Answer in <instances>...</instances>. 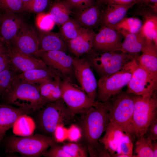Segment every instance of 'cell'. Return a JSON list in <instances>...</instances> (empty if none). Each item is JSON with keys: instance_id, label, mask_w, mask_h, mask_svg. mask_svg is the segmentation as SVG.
Returning <instances> with one entry per match:
<instances>
[{"instance_id": "cell-2", "label": "cell", "mask_w": 157, "mask_h": 157, "mask_svg": "<svg viewBox=\"0 0 157 157\" xmlns=\"http://www.w3.org/2000/svg\"><path fill=\"white\" fill-rule=\"evenodd\" d=\"M1 97L6 104L15 106L32 113L46 105L40 95L38 85L17 77Z\"/></svg>"}, {"instance_id": "cell-37", "label": "cell", "mask_w": 157, "mask_h": 157, "mask_svg": "<svg viewBox=\"0 0 157 157\" xmlns=\"http://www.w3.org/2000/svg\"><path fill=\"white\" fill-rule=\"evenodd\" d=\"M49 2V0H31L23 5L22 11L38 14L43 12Z\"/></svg>"}, {"instance_id": "cell-9", "label": "cell", "mask_w": 157, "mask_h": 157, "mask_svg": "<svg viewBox=\"0 0 157 157\" xmlns=\"http://www.w3.org/2000/svg\"><path fill=\"white\" fill-rule=\"evenodd\" d=\"M60 86L62 99L74 115L86 112L90 107L96 106L99 104L92 101L81 87L72 82L70 78L62 77Z\"/></svg>"}, {"instance_id": "cell-41", "label": "cell", "mask_w": 157, "mask_h": 157, "mask_svg": "<svg viewBox=\"0 0 157 157\" xmlns=\"http://www.w3.org/2000/svg\"><path fill=\"white\" fill-rule=\"evenodd\" d=\"M63 126L62 124L58 125L53 133V138L56 142H61L67 138L68 130L66 129Z\"/></svg>"}, {"instance_id": "cell-3", "label": "cell", "mask_w": 157, "mask_h": 157, "mask_svg": "<svg viewBox=\"0 0 157 157\" xmlns=\"http://www.w3.org/2000/svg\"><path fill=\"white\" fill-rule=\"evenodd\" d=\"M56 143L53 138L41 134L26 136L11 135L5 139L6 151L17 152L22 156L39 157Z\"/></svg>"}, {"instance_id": "cell-34", "label": "cell", "mask_w": 157, "mask_h": 157, "mask_svg": "<svg viewBox=\"0 0 157 157\" xmlns=\"http://www.w3.org/2000/svg\"><path fill=\"white\" fill-rule=\"evenodd\" d=\"M18 74L10 69L0 72V97L11 86Z\"/></svg>"}, {"instance_id": "cell-39", "label": "cell", "mask_w": 157, "mask_h": 157, "mask_svg": "<svg viewBox=\"0 0 157 157\" xmlns=\"http://www.w3.org/2000/svg\"><path fill=\"white\" fill-rule=\"evenodd\" d=\"M42 156L45 157H70L63 149L61 146L56 143L50 147Z\"/></svg>"}, {"instance_id": "cell-10", "label": "cell", "mask_w": 157, "mask_h": 157, "mask_svg": "<svg viewBox=\"0 0 157 157\" xmlns=\"http://www.w3.org/2000/svg\"><path fill=\"white\" fill-rule=\"evenodd\" d=\"M157 82L137 61L127 85L126 92L130 94L147 97L157 90Z\"/></svg>"}, {"instance_id": "cell-52", "label": "cell", "mask_w": 157, "mask_h": 157, "mask_svg": "<svg viewBox=\"0 0 157 157\" xmlns=\"http://www.w3.org/2000/svg\"><path fill=\"white\" fill-rule=\"evenodd\" d=\"M1 12H0V14Z\"/></svg>"}, {"instance_id": "cell-21", "label": "cell", "mask_w": 157, "mask_h": 157, "mask_svg": "<svg viewBox=\"0 0 157 157\" xmlns=\"http://www.w3.org/2000/svg\"><path fill=\"white\" fill-rule=\"evenodd\" d=\"M100 5L96 1L86 8L77 10L74 19L83 27L93 30L100 23L102 12Z\"/></svg>"}, {"instance_id": "cell-22", "label": "cell", "mask_w": 157, "mask_h": 157, "mask_svg": "<svg viewBox=\"0 0 157 157\" xmlns=\"http://www.w3.org/2000/svg\"><path fill=\"white\" fill-rule=\"evenodd\" d=\"M135 4L106 5L101 12L100 22L101 26L112 27L116 25L126 17L128 10Z\"/></svg>"}, {"instance_id": "cell-40", "label": "cell", "mask_w": 157, "mask_h": 157, "mask_svg": "<svg viewBox=\"0 0 157 157\" xmlns=\"http://www.w3.org/2000/svg\"><path fill=\"white\" fill-rule=\"evenodd\" d=\"M71 9L76 10L83 9L92 5L96 0H65Z\"/></svg>"}, {"instance_id": "cell-6", "label": "cell", "mask_w": 157, "mask_h": 157, "mask_svg": "<svg viewBox=\"0 0 157 157\" xmlns=\"http://www.w3.org/2000/svg\"><path fill=\"white\" fill-rule=\"evenodd\" d=\"M133 95L132 126L133 134L139 138L145 135L149 126L157 117L156 91L147 97Z\"/></svg>"}, {"instance_id": "cell-4", "label": "cell", "mask_w": 157, "mask_h": 157, "mask_svg": "<svg viewBox=\"0 0 157 157\" xmlns=\"http://www.w3.org/2000/svg\"><path fill=\"white\" fill-rule=\"evenodd\" d=\"M110 122L125 133L133 134L132 119L134 110L133 95L121 92L108 101Z\"/></svg>"}, {"instance_id": "cell-12", "label": "cell", "mask_w": 157, "mask_h": 157, "mask_svg": "<svg viewBox=\"0 0 157 157\" xmlns=\"http://www.w3.org/2000/svg\"><path fill=\"white\" fill-rule=\"evenodd\" d=\"M60 51H38L37 57L41 59L46 65L57 71L62 77L71 79L74 75L72 56Z\"/></svg>"}, {"instance_id": "cell-42", "label": "cell", "mask_w": 157, "mask_h": 157, "mask_svg": "<svg viewBox=\"0 0 157 157\" xmlns=\"http://www.w3.org/2000/svg\"><path fill=\"white\" fill-rule=\"evenodd\" d=\"M81 131L77 126L72 125L68 130L67 138L71 141H77L81 137Z\"/></svg>"}, {"instance_id": "cell-14", "label": "cell", "mask_w": 157, "mask_h": 157, "mask_svg": "<svg viewBox=\"0 0 157 157\" xmlns=\"http://www.w3.org/2000/svg\"><path fill=\"white\" fill-rule=\"evenodd\" d=\"M123 36L112 27L101 26L95 35L92 49L99 52L120 51Z\"/></svg>"}, {"instance_id": "cell-1", "label": "cell", "mask_w": 157, "mask_h": 157, "mask_svg": "<svg viewBox=\"0 0 157 157\" xmlns=\"http://www.w3.org/2000/svg\"><path fill=\"white\" fill-rule=\"evenodd\" d=\"M99 102L97 106L91 107L86 111L81 123L88 152L92 157H97V146L110 122L108 102Z\"/></svg>"}, {"instance_id": "cell-26", "label": "cell", "mask_w": 157, "mask_h": 157, "mask_svg": "<svg viewBox=\"0 0 157 157\" xmlns=\"http://www.w3.org/2000/svg\"><path fill=\"white\" fill-rule=\"evenodd\" d=\"M123 36L124 39L122 42L120 51L134 55L141 52L147 39L140 32L125 34Z\"/></svg>"}, {"instance_id": "cell-33", "label": "cell", "mask_w": 157, "mask_h": 157, "mask_svg": "<svg viewBox=\"0 0 157 157\" xmlns=\"http://www.w3.org/2000/svg\"><path fill=\"white\" fill-rule=\"evenodd\" d=\"M133 144L131 135L128 133H125L119 142L116 152L114 154H124L127 155L129 157H133Z\"/></svg>"}, {"instance_id": "cell-15", "label": "cell", "mask_w": 157, "mask_h": 157, "mask_svg": "<svg viewBox=\"0 0 157 157\" xmlns=\"http://www.w3.org/2000/svg\"><path fill=\"white\" fill-rule=\"evenodd\" d=\"M16 13L3 11L0 14V39L9 49L24 22Z\"/></svg>"}, {"instance_id": "cell-25", "label": "cell", "mask_w": 157, "mask_h": 157, "mask_svg": "<svg viewBox=\"0 0 157 157\" xmlns=\"http://www.w3.org/2000/svg\"><path fill=\"white\" fill-rule=\"evenodd\" d=\"M105 133L99 142L103 144L109 152L110 156L116 152L117 144L125 133L121 129L109 122Z\"/></svg>"}, {"instance_id": "cell-27", "label": "cell", "mask_w": 157, "mask_h": 157, "mask_svg": "<svg viewBox=\"0 0 157 157\" xmlns=\"http://www.w3.org/2000/svg\"><path fill=\"white\" fill-rule=\"evenodd\" d=\"M61 78L46 81L38 85L40 95L46 105L62 99L60 86Z\"/></svg>"}, {"instance_id": "cell-13", "label": "cell", "mask_w": 157, "mask_h": 157, "mask_svg": "<svg viewBox=\"0 0 157 157\" xmlns=\"http://www.w3.org/2000/svg\"><path fill=\"white\" fill-rule=\"evenodd\" d=\"M10 48L26 55L37 57L38 51V35L31 25L24 22Z\"/></svg>"}, {"instance_id": "cell-45", "label": "cell", "mask_w": 157, "mask_h": 157, "mask_svg": "<svg viewBox=\"0 0 157 157\" xmlns=\"http://www.w3.org/2000/svg\"><path fill=\"white\" fill-rule=\"evenodd\" d=\"M135 3L136 0H105L104 3L106 5H126Z\"/></svg>"}, {"instance_id": "cell-38", "label": "cell", "mask_w": 157, "mask_h": 157, "mask_svg": "<svg viewBox=\"0 0 157 157\" xmlns=\"http://www.w3.org/2000/svg\"><path fill=\"white\" fill-rule=\"evenodd\" d=\"M22 0H0V9L17 13L22 11Z\"/></svg>"}, {"instance_id": "cell-17", "label": "cell", "mask_w": 157, "mask_h": 157, "mask_svg": "<svg viewBox=\"0 0 157 157\" xmlns=\"http://www.w3.org/2000/svg\"><path fill=\"white\" fill-rule=\"evenodd\" d=\"M95 34L93 30L84 28L76 38L66 41L69 50L77 58L88 53L92 49Z\"/></svg>"}, {"instance_id": "cell-18", "label": "cell", "mask_w": 157, "mask_h": 157, "mask_svg": "<svg viewBox=\"0 0 157 157\" xmlns=\"http://www.w3.org/2000/svg\"><path fill=\"white\" fill-rule=\"evenodd\" d=\"M141 52L138 58L139 64L157 82V45L147 39Z\"/></svg>"}, {"instance_id": "cell-36", "label": "cell", "mask_w": 157, "mask_h": 157, "mask_svg": "<svg viewBox=\"0 0 157 157\" xmlns=\"http://www.w3.org/2000/svg\"><path fill=\"white\" fill-rule=\"evenodd\" d=\"M63 150L70 157H86L88 152L81 145L72 142L64 143L61 146Z\"/></svg>"}, {"instance_id": "cell-50", "label": "cell", "mask_w": 157, "mask_h": 157, "mask_svg": "<svg viewBox=\"0 0 157 157\" xmlns=\"http://www.w3.org/2000/svg\"><path fill=\"white\" fill-rule=\"evenodd\" d=\"M96 1L98 2L99 3L101 4L102 3H104V2L105 0H96Z\"/></svg>"}, {"instance_id": "cell-8", "label": "cell", "mask_w": 157, "mask_h": 157, "mask_svg": "<svg viewBox=\"0 0 157 157\" xmlns=\"http://www.w3.org/2000/svg\"><path fill=\"white\" fill-rule=\"evenodd\" d=\"M137 61V58H135L118 72L100 77L97 82L96 102H105L122 91L130 80Z\"/></svg>"}, {"instance_id": "cell-32", "label": "cell", "mask_w": 157, "mask_h": 157, "mask_svg": "<svg viewBox=\"0 0 157 157\" xmlns=\"http://www.w3.org/2000/svg\"><path fill=\"white\" fill-rule=\"evenodd\" d=\"M136 142L135 152V157H153L152 149V140L145 136L138 138Z\"/></svg>"}, {"instance_id": "cell-11", "label": "cell", "mask_w": 157, "mask_h": 157, "mask_svg": "<svg viewBox=\"0 0 157 157\" xmlns=\"http://www.w3.org/2000/svg\"><path fill=\"white\" fill-rule=\"evenodd\" d=\"M74 76L81 88L93 101H96L97 82L92 68L85 58L73 57Z\"/></svg>"}, {"instance_id": "cell-31", "label": "cell", "mask_w": 157, "mask_h": 157, "mask_svg": "<svg viewBox=\"0 0 157 157\" xmlns=\"http://www.w3.org/2000/svg\"><path fill=\"white\" fill-rule=\"evenodd\" d=\"M84 28L75 19L69 18L60 26V35L66 42L76 38Z\"/></svg>"}, {"instance_id": "cell-47", "label": "cell", "mask_w": 157, "mask_h": 157, "mask_svg": "<svg viewBox=\"0 0 157 157\" xmlns=\"http://www.w3.org/2000/svg\"><path fill=\"white\" fill-rule=\"evenodd\" d=\"M9 49L0 39V55L8 53Z\"/></svg>"}, {"instance_id": "cell-5", "label": "cell", "mask_w": 157, "mask_h": 157, "mask_svg": "<svg viewBox=\"0 0 157 157\" xmlns=\"http://www.w3.org/2000/svg\"><path fill=\"white\" fill-rule=\"evenodd\" d=\"M85 59L100 77L112 75L137 56L120 51L99 52L93 49Z\"/></svg>"}, {"instance_id": "cell-23", "label": "cell", "mask_w": 157, "mask_h": 157, "mask_svg": "<svg viewBox=\"0 0 157 157\" xmlns=\"http://www.w3.org/2000/svg\"><path fill=\"white\" fill-rule=\"evenodd\" d=\"M38 51H60L67 52L66 42L60 35L49 31H41L38 35Z\"/></svg>"}, {"instance_id": "cell-30", "label": "cell", "mask_w": 157, "mask_h": 157, "mask_svg": "<svg viewBox=\"0 0 157 157\" xmlns=\"http://www.w3.org/2000/svg\"><path fill=\"white\" fill-rule=\"evenodd\" d=\"M142 25V21L138 18L125 17L119 23L111 27L119 32L123 36L126 33L139 32Z\"/></svg>"}, {"instance_id": "cell-28", "label": "cell", "mask_w": 157, "mask_h": 157, "mask_svg": "<svg viewBox=\"0 0 157 157\" xmlns=\"http://www.w3.org/2000/svg\"><path fill=\"white\" fill-rule=\"evenodd\" d=\"M71 8L65 0H58L52 4L49 13L55 23L60 26L69 18Z\"/></svg>"}, {"instance_id": "cell-24", "label": "cell", "mask_w": 157, "mask_h": 157, "mask_svg": "<svg viewBox=\"0 0 157 157\" xmlns=\"http://www.w3.org/2000/svg\"><path fill=\"white\" fill-rule=\"evenodd\" d=\"M61 77L57 71L48 66L46 68L29 70L18 74L17 76L18 78L26 82L39 85Z\"/></svg>"}, {"instance_id": "cell-43", "label": "cell", "mask_w": 157, "mask_h": 157, "mask_svg": "<svg viewBox=\"0 0 157 157\" xmlns=\"http://www.w3.org/2000/svg\"><path fill=\"white\" fill-rule=\"evenodd\" d=\"M146 136L152 140L157 139V118H155L149 126Z\"/></svg>"}, {"instance_id": "cell-29", "label": "cell", "mask_w": 157, "mask_h": 157, "mask_svg": "<svg viewBox=\"0 0 157 157\" xmlns=\"http://www.w3.org/2000/svg\"><path fill=\"white\" fill-rule=\"evenodd\" d=\"M28 115L20 116L15 122L12 128L15 135L26 136L33 134L36 124L33 119Z\"/></svg>"}, {"instance_id": "cell-44", "label": "cell", "mask_w": 157, "mask_h": 157, "mask_svg": "<svg viewBox=\"0 0 157 157\" xmlns=\"http://www.w3.org/2000/svg\"><path fill=\"white\" fill-rule=\"evenodd\" d=\"M10 69V58L8 53L0 55V72L5 70Z\"/></svg>"}, {"instance_id": "cell-20", "label": "cell", "mask_w": 157, "mask_h": 157, "mask_svg": "<svg viewBox=\"0 0 157 157\" xmlns=\"http://www.w3.org/2000/svg\"><path fill=\"white\" fill-rule=\"evenodd\" d=\"M138 13L144 20L140 32L147 39L157 45V13L148 6L141 7Z\"/></svg>"}, {"instance_id": "cell-19", "label": "cell", "mask_w": 157, "mask_h": 157, "mask_svg": "<svg viewBox=\"0 0 157 157\" xmlns=\"http://www.w3.org/2000/svg\"><path fill=\"white\" fill-rule=\"evenodd\" d=\"M32 113L30 112L15 107L8 104H0V143L6 131L13 126L20 116Z\"/></svg>"}, {"instance_id": "cell-7", "label": "cell", "mask_w": 157, "mask_h": 157, "mask_svg": "<svg viewBox=\"0 0 157 157\" xmlns=\"http://www.w3.org/2000/svg\"><path fill=\"white\" fill-rule=\"evenodd\" d=\"M38 111V126L45 133L53 135L58 125L67 124L75 115L62 99L47 104Z\"/></svg>"}, {"instance_id": "cell-48", "label": "cell", "mask_w": 157, "mask_h": 157, "mask_svg": "<svg viewBox=\"0 0 157 157\" xmlns=\"http://www.w3.org/2000/svg\"><path fill=\"white\" fill-rule=\"evenodd\" d=\"M157 3V0H136V3L145 5Z\"/></svg>"}, {"instance_id": "cell-51", "label": "cell", "mask_w": 157, "mask_h": 157, "mask_svg": "<svg viewBox=\"0 0 157 157\" xmlns=\"http://www.w3.org/2000/svg\"><path fill=\"white\" fill-rule=\"evenodd\" d=\"M31 0H22L23 3V5L25 4V3H27V2H28L30 1Z\"/></svg>"}, {"instance_id": "cell-49", "label": "cell", "mask_w": 157, "mask_h": 157, "mask_svg": "<svg viewBox=\"0 0 157 157\" xmlns=\"http://www.w3.org/2000/svg\"><path fill=\"white\" fill-rule=\"evenodd\" d=\"M156 140H152L151 142L152 149L153 152V157H157V142Z\"/></svg>"}, {"instance_id": "cell-16", "label": "cell", "mask_w": 157, "mask_h": 157, "mask_svg": "<svg viewBox=\"0 0 157 157\" xmlns=\"http://www.w3.org/2000/svg\"><path fill=\"white\" fill-rule=\"evenodd\" d=\"M8 54L10 69L17 74L30 70L48 67L40 58L23 54L12 48H9Z\"/></svg>"}, {"instance_id": "cell-35", "label": "cell", "mask_w": 157, "mask_h": 157, "mask_svg": "<svg viewBox=\"0 0 157 157\" xmlns=\"http://www.w3.org/2000/svg\"><path fill=\"white\" fill-rule=\"evenodd\" d=\"M36 23L41 31H50L55 24L52 17L49 13L42 12L38 14L36 19Z\"/></svg>"}, {"instance_id": "cell-46", "label": "cell", "mask_w": 157, "mask_h": 157, "mask_svg": "<svg viewBox=\"0 0 157 157\" xmlns=\"http://www.w3.org/2000/svg\"><path fill=\"white\" fill-rule=\"evenodd\" d=\"M97 157H110V154L104 145L99 142L97 147Z\"/></svg>"}]
</instances>
